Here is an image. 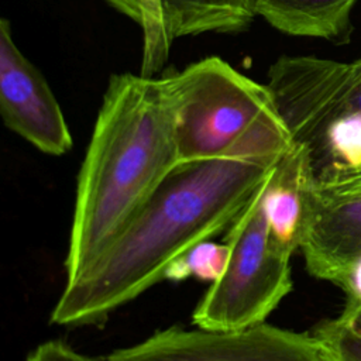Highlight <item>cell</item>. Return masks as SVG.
Masks as SVG:
<instances>
[{"instance_id":"1","label":"cell","mask_w":361,"mask_h":361,"mask_svg":"<svg viewBox=\"0 0 361 361\" xmlns=\"http://www.w3.org/2000/svg\"><path fill=\"white\" fill-rule=\"evenodd\" d=\"M279 159L221 157L179 164L118 238L66 281L51 322L93 324L165 279L176 258L234 223Z\"/></svg>"},{"instance_id":"2","label":"cell","mask_w":361,"mask_h":361,"mask_svg":"<svg viewBox=\"0 0 361 361\" xmlns=\"http://www.w3.org/2000/svg\"><path fill=\"white\" fill-rule=\"evenodd\" d=\"M178 165L168 75H113L78 176L66 281L118 238Z\"/></svg>"},{"instance_id":"3","label":"cell","mask_w":361,"mask_h":361,"mask_svg":"<svg viewBox=\"0 0 361 361\" xmlns=\"http://www.w3.org/2000/svg\"><path fill=\"white\" fill-rule=\"evenodd\" d=\"M179 164L221 157L279 159L293 140L267 83L219 56L168 72Z\"/></svg>"},{"instance_id":"4","label":"cell","mask_w":361,"mask_h":361,"mask_svg":"<svg viewBox=\"0 0 361 361\" xmlns=\"http://www.w3.org/2000/svg\"><path fill=\"white\" fill-rule=\"evenodd\" d=\"M267 86L293 142L306 149L313 176L361 166V58L281 56L268 69Z\"/></svg>"},{"instance_id":"5","label":"cell","mask_w":361,"mask_h":361,"mask_svg":"<svg viewBox=\"0 0 361 361\" xmlns=\"http://www.w3.org/2000/svg\"><path fill=\"white\" fill-rule=\"evenodd\" d=\"M264 183L228 227L227 262L193 312L196 327L227 331L265 323L293 288L292 254L271 233Z\"/></svg>"},{"instance_id":"6","label":"cell","mask_w":361,"mask_h":361,"mask_svg":"<svg viewBox=\"0 0 361 361\" xmlns=\"http://www.w3.org/2000/svg\"><path fill=\"white\" fill-rule=\"evenodd\" d=\"M102 361H323L312 334L259 323L240 330L169 327Z\"/></svg>"},{"instance_id":"7","label":"cell","mask_w":361,"mask_h":361,"mask_svg":"<svg viewBox=\"0 0 361 361\" xmlns=\"http://www.w3.org/2000/svg\"><path fill=\"white\" fill-rule=\"evenodd\" d=\"M299 248L310 275L338 286L361 252V166L309 179Z\"/></svg>"},{"instance_id":"8","label":"cell","mask_w":361,"mask_h":361,"mask_svg":"<svg viewBox=\"0 0 361 361\" xmlns=\"http://www.w3.org/2000/svg\"><path fill=\"white\" fill-rule=\"evenodd\" d=\"M0 114L13 133L41 152L62 155L72 148L73 140L52 89L20 51L6 17L0 20Z\"/></svg>"},{"instance_id":"9","label":"cell","mask_w":361,"mask_h":361,"mask_svg":"<svg viewBox=\"0 0 361 361\" xmlns=\"http://www.w3.org/2000/svg\"><path fill=\"white\" fill-rule=\"evenodd\" d=\"M312 176L306 149L293 142L264 183V209L271 233L290 254L300 247L305 189Z\"/></svg>"},{"instance_id":"10","label":"cell","mask_w":361,"mask_h":361,"mask_svg":"<svg viewBox=\"0 0 361 361\" xmlns=\"http://www.w3.org/2000/svg\"><path fill=\"white\" fill-rule=\"evenodd\" d=\"M357 0H255L257 17L296 37L344 39Z\"/></svg>"},{"instance_id":"11","label":"cell","mask_w":361,"mask_h":361,"mask_svg":"<svg viewBox=\"0 0 361 361\" xmlns=\"http://www.w3.org/2000/svg\"><path fill=\"white\" fill-rule=\"evenodd\" d=\"M162 8L173 41L209 32H240L257 17L255 0H162Z\"/></svg>"},{"instance_id":"12","label":"cell","mask_w":361,"mask_h":361,"mask_svg":"<svg viewBox=\"0 0 361 361\" xmlns=\"http://www.w3.org/2000/svg\"><path fill=\"white\" fill-rule=\"evenodd\" d=\"M135 23L142 32L140 73L155 76L169 56L172 37L168 31L162 0H103Z\"/></svg>"},{"instance_id":"13","label":"cell","mask_w":361,"mask_h":361,"mask_svg":"<svg viewBox=\"0 0 361 361\" xmlns=\"http://www.w3.org/2000/svg\"><path fill=\"white\" fill-rule=\"evenodd\" d=\"M227 257V243L220 244L213 240L202 241L189 248L169 265L165 279L183 281L192 276L200 281L214 282L221 275Z\"/></svg>"},{"instance_id":"14","label":"cell","mask_w":361,"mask_h":361,"mask_svg":"<svg viewBox=\"0 0 361 361\" xmlns=\"http://www.w3.org/2000/svg\"><path fill=\"white\" fill-rule=\"evenodd\" d=\"M312 336L323 361H361V338L337 317L320 323Z\"/></svg>"},{"instance_id":"15","label":"cell","mask_w":361,"mask_h":361,"mask_svg":"<svg viewBox=\"0 0 361 361\" xmlns=\"http://www.w3.org/2000/svg\"><path fill=\"white\" fill-rule=\"evenodd\" d=\"M27 361H96L89 358L62 341H47L39 344L27 358Z\"/></svg>"},{"instance_id":"16","label":"cell","mask_w":361,"mask_h":361,"mask_svg":"<svg viewBox=\"0 0 361 361\" xmlns=\"http://www.w3.org/2000/svg\"><path fill=\"white\" fill-rule=\"evenodd\" d=\"M338 288L345 293L347 306H361V252L348 264Z\"/></svg>"},{"instance_id":"17","label":"cell","mask_w":361,"mask_h":361,"mask_svg":"<svg viewBox=\"0 0 361 361\" xmlns=\"http://www.w3.org/2000/svg\"><path fill=\"white\" fill-rule=\"evenodd\" d=\"M337 319L357 337L361 338V306H347L344 305L343 312Z\"/></svg>"}]
</instances>
